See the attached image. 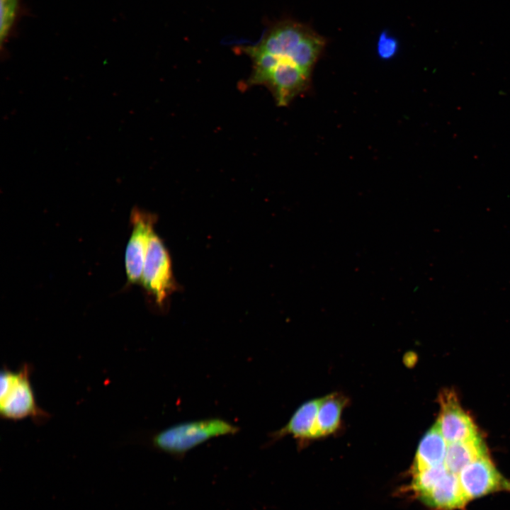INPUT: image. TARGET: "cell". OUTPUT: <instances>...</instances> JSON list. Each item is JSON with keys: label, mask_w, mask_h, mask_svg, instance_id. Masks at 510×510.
<instances>
[{"label": "cell", "mask_w": 510, "mask_h": 510, "mask_svg": "<svg viewBox=\"0 0 510 510\" xmlns=\"http://www.w3.org/2000/svg\"><path fill=\"white\" fill-rule=\"evenodd\" d=\"M346 398L332 393L321 398L315 425V438L328 436L338 429Z\"/></svg>", "instance_id": "cell-13"}, {"label": "cell", "mask_w": 510, "mask_h": 510, "mask_svg": "<svg viewBox=\"0 0 510 510\" xmlns=\"http://www.w3.org/2000/svg\"><path fill=\"white\" fill-rule=\"evenodd\" d=\"M419 498L426 504L446 510L460 508L468 501L458 475L449 472Z\"/></svg>", "instance_id": "cell-9"}, {"label": "cell", "mask_w": 510, "mask_h": 510, "mask_svg": "<svg viewBox=\"0 0 510 510\" xmlns=\"http://www.w3.org/2000/svg\"><path fill=\"white\" fill-rule=\"evenodd\" d=\"M310 74L294 62L274 59V66L262 85L266 86L279 106H287L295 96L306 91Z\"/></svg>", "instance_id": "cell-5"}, {"label": "cell", "mask_w": 510, "mask_h": 510, "mask_svg": "<svg viewBox=\"0 0 510 510\" xmlns=\"http://www.w3.org/2000/svg\"><path fill=\"white\" fill-rule=\"evenodd\" d=\"M320 399H314L302 404L281 429L273 432L275 440L287 435L302 441L315 438V425Z\"/></svg>", "instance_id": "cell-10"}, {"label": "cell", "mask_w": 510, "mask_h": 510, "mask_svg": "<svg viewBox=\"0 0 510 510\" xmlns=\"http://www.w3.org/2000/svg\"><path fill=\"white\" fill-rule=\"evenodd\" d=\"M484 455L486 449L477 436L448 443L444 464L449 472L458 475L466 465Z\"/></svg>", "instance_id": "cell-12"}, {"label": "cell", "mask_w": 510, "mask_h": 510, "mask_svg": "<svg viewBox=\"0 0 510 510\" xmlns=\"http://www.w3.org/2000/svg\"><path fill=\"white\" fill-rule=\"evenodd\" d=\"M458 476L468 500L505 487L504 480L487 455L466 465Z\"/></svg>", "instance_id": "cell-8"}, {"label": "cell", "mask_w": 510, "mask_h": 510, "mask_svg": "<svg viewBox=\"0 0 510 510\" xmlns=\"http://www.w3.org/2000/svg\"><path fill=\"white\" fill-rule=\"evenodd\" d=\"M31 367L24 363L17 371L2 368L0 378V414L3 419L17 421L30 417L40 421L48 413L37 404L30 376Z\"/></svg>", "instance_id": "cell-2"}, {"label": "cell", "mask_w": 510, "mask_h": 510, "mask_svg": "<svg viewBox=\"0 0 510 510\" xmlns=\"http://www.w3.org/2000/svg\"><path fill=\"white\" fill-rule=\"evenodd\" d=\"M398 50L397 40L387 33H382L379 37L377 44V52L382 60H390Z\"/></svg>", "instance_id": "cell-16"}, {"label": "cell", "mask_w": 510, "mask_h": 510, "mask_svg": "<svg viewBox=\"0 0 510 510\" xmlns=\"http://www.w3.org/2000/svg\"><path fill=\"white\" fill-rule=\"evenodd\" d=\"M239 427L220 418L188 421L171 426L154 434L153 446L160 451L177 458L208 440L234 435Z\"/></svg>", "instance_id": "cell-1"}, {"label": "cell", "mask_w": 510, "mask_h": 510, "mask_svg": "<svg viewBox=\"0 0 510 510\" xmlns=\"http://www.w3.org/2000/svg\"><path fill=\"white\" fill-rule=\"evenodd\" d=\"M140 284L160 307L176 290L170 256L154 231L149 239Z\"/></svg>", "instance_id": "cell-3"}, {"label": "cell", "mask_w": 510, "mask_h": 510, "mask_svg": "<svg viewBox=\"0 0 510 510\" xmlns=\"http://www.w3.org/2000/svg\"><path fill=\"white\" fill-rule=\"evenodd\" d=\"M132 230L125 252L127 285L141 283L151 234L157 221L156 215L137 207L130 212Z\"/></svg>", "instance_id": "cell-4"}, {"label": "cell", "mask_w": 510, "mask_h": 510, "mask_svg": "<svg viewBox=\"0 0 510 510\" xmlns=\"http://www.w3.org/2000/svg\"><path fill=\"white\" fill-rule=\"evenodd\" d=\"M324 45V38L310 30L295 49L292 60L300 69L311 75Z\"/></svg>", "instance_id": "cell-14"}, {"label": "cell", "mask_w": 510, "mask_h": 510, "mask_svg": "<svg viewBox=\"0 0 510 510\" xmlns=\"http://www.w3.org/2000/svg\"><path fill=\"white\" fill-rule=\"evenodd\" d=\"M310 30L297 22L282 21L268 30L254 47L278 60H287L293 62V52Z\"/></svg>", "instance_id": "cell-7"}, {"label": "cell", "mask_w": 510, "mask_h": 510, "mask_svg": "<svg viewBox=\"0 0 510 510\" xmlns=\"http://www.w3.org/2000/svg\"><path fill=\"white\" fill-rule=\"evenodd\" d=\"M439 402L441 412L436 424L448 443L477 436L474 423L460 406L454 392L443 391Z\"/></svg>", "instance_id": "cell-6"}, {"label": "cell", "mask_w": 510, "mask_h": 510, "mask_svg": "<svg viewBox=\"0 0 510 510\" xmlns=\"http://www.w3.org/2000/svg\"><path fill=\"white\" fill-rule=\"evenodd\" d=\"M0 1V40L1 47H3L7 42L16 24L19 10V0Z\"/></svg>", "instance_id": "cell-15"}, {"label": "cell", "mask_w": 510, "mask_h": 510, "mask_svg": "<svg viewBox=\"0 0 510 510\" xmlns=\"http://www.w3.org/2000/svg\"><path fill=\"white\" fill-rule=\"evenodd\" d=\"M448 443L436 424L421 438L418 446L412 472L444 463Z\"/></svg>", "instance_id": "cell-11"}]
</instances>
